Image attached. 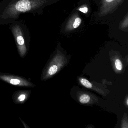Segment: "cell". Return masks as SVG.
<instances>
[{
	"label": "cell",
	"instance_id": "obj_1",
	"mask_svg": "<svg viewBox=\"0 0 128 128\" xmlns=\"http://www.w3.org/2000/svg\"><path fill=\"white\" fill-rule=\"evenodd\" d=\"M55 0H2L0 2V25L17 20L22 14H40L46 6Z\"/></svg>",
	"mask_w": 128,
	"mask_h": 128
},
{
	"label": "cell",
	"instance_id": "obj_2",
	"mask_svg": "<svg viewBox=\"0 0 128 128\" xmlns=\"http://www.w3.org/2000/svg\"><path fill=\"white\" fill-rule=\"evenodd\" d=\"M10 29L14 38L18 53L21 57H24L27 52L26 40L30 37L28 30L22 21H18L12 23Z\"/></svg>",
	"mask_w": 128,
	"mask_h": 128
},
{
	"label": "cell",
	"instance_id": "obj_3",
	"mask_svg": "<svg viewBox=\"0 0 128 128\" xmlns=\"http://www.w3.org/2000/svg\"><path fill=\"white\" fill-rule=\"evenodd\" d=\"M0 79L12 85L18 86L33 87L34 85L26 79L15 76L0 73Z\"/></svg>",
	"mask_w": 128,
	"mask_h": 128
},
{
	"label": "cell",
	"instance_id": "obj_4",
	"mask_svg": "<svg viewBox=\"0 0 128 128\" xmlns=\"http://www.w3.org/2000/svg\"><path fill=\"white\" fill-rule=\"evenodd\" d=\"M64 62L63 57L61 55L59 54L54 57L45 72L43 76V79H48L56 74L62 66Z\"/></svg>",
	"mask_w": 128,
	"mask_h": 128
},
{
	"label": "cell",
	"instance_id": "obj_5",
	"mask_svg": "<svg viewBox=\"0 0 128 128\" xmlns=\"http://www.w3.org/2000/svg\"><path fill=\"white\" fill-rule=\"evenodd\" d=\"M123 1L124 0H102L100 10L101 15H105L114 12Z\"/></svg>",
	"mask_w": 128,
	"mask_h": 128
},
{
	"label": "cell",
	"instance_id": "obj_6",
	"mask_svg": "<svg viewBox=\"0 0 128 128\" xmlns=\"http://www.w3.org/2000/svg\"><path fill=\"white\" fill-rule=\"evenodd\" d=\"M82 19L77 13L73 14L67 22L65 30L70 32L77 29L80 25Z\"/></svg>",
	"mask_w": 128,
	"mask_h": 128
},
{
	"label": "cell",
	"instance_id": "obj_7",
	"mask_svg": "<svg viewBox=\"0 0 128 128\" xmlns=\"http://www.w3.org/2000/svg\"><path fill=\"white\" fill-rule=\"evenodd\" d=\"M30 91L27 90H20L15 93L13 95V100L15 103L23 104L30 96Z\"/></svg>",
	"mask_w": 128,
	"mask_h": 128
},
{
	"label": "cell",
	"instance_id": "obj_8",
	"mask_svg": "<svg viewBox=\"0 0 128 128\" xmlns=\"http://www.w3.org/2000/svg\"><path fill=\"white\" fill-rule=\"evenodd\" d=\"M90 96L86 94H82L79 98V102L82 104H86L88 103L90 101Z\"/></svg>",
	"mask_w": 128,
	"mask_h": 128
},
{
	"label": "cell",
	"instance_id": "obj_9",
	"mask_svg": "<svg viewBox=\"0 0 128 128\" xmlns=\"http://www.w3.org/2000/svg\"><path fill=\"white\" fill-rule=\"evenodd\" d=\"M80 81L82 84L87 88H91L92 86V84L88 80L85 79V78H81Z\"/></svg>",
	"mask_w": 128,
	"mask_h": 128
},
{
	"label": "cell",
	"instance_id": "obj_10",
	"mask_svg": "<svg viewBox=\"0 0 128 128\" xmlns=\"http://www.w3.org/2000/svg\"><path fill=\"white\" fill-rule=\"evenodd\" d=\"M128 25V14H126V16L125 17V18L123 20L120 24V28L122 29H125L127 28Z\"/></svg>",
	"mask_w": 128,
	"mask_h": 128
},
{
	"label": "cell",
	"instance_id": "obj_11",
	"mask_svg": "<svg viewBox=\"0 0 128 128\" xmlns=\"http://www.w3.org/2000/svg\"><path fill=\"white\" fill-rule=\"evenodd\" d=\"M115 65L117 69L119 71H120L122 69V64L121 61L119 59H117L115 60Z\"/></svg>",
	"mask_w": 128,
	"mask_h": 128
},
{
	"label": "cell",
	"instance_id": "obj_12",
	"mask_svg": "<svg viewBox=\"0 0 128 128\" xmlns=\"http://www.w3.org/2000/svg\"><path fill=\"white\" fill-rule=\"evenodd\" d=\"M78 10L83 12L84 14H86L88 12V8L86 6H83L79 7L78 9Z\"/></svg>",
	"mask_w": 128,
	"mask_h": 128
},
{
	"label": "cell",
	"instance_id": "obj_13",
	"mask_svg": "<svg viewBox=\"0 0 128 128\" xmlns=\"http://www.w3.org/2000/svg\"><path fill=\"white\" fill-rule=\"evenodd\" d=\"M128 98H126V104L127 105V106H128Z\"/></svg>",
	"mask_w": 128,
	"mask_h": 128
}]
</instances>
